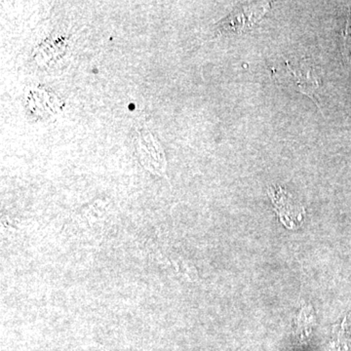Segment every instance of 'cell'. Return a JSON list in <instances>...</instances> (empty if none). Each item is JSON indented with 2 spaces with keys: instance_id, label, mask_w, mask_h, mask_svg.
Returning a JSON list of instances; mask_svg holds the SVG:
<instances>
[{
  "instance_id": "cell-1",
  "label": "cell",
  "mask_w": 351,
  "mask_h": 351,
  "mask_svg": "<svg viewBox=\"0 0 351 351\" xmlns=\"http://www.w3.org/2000/svg\"><path fill=\"white\" fill-rule=\"evenodd\" d=\"M269 7V3L253 4V5L242 7L230 14V17L219 23V34L223 32H240L250 29L262 19Z\"/></svg>"
},
{
  "instance_id": "cell-2",
  "label": "cell",
  "mask_w": 351,
  "mask_h": 351,
  "mask_svg": "<svg viewBox=\"0 0 351 351\" xmlns=\"http://www.w3.org/2000/svg\"><path fill=\"white\" fill-rule=\"evenodd\" d=\"M288 69L290 71L295 86L299 88L300 91L311 97L317 104L315 97L316 90H318V87H319V80H318V75H316L314 69L309 66H302V68L294 69L288 66Z\"/></svg>"
},
{
  "instance_id": "cell-3",
  "label": "cell",
  "mask_w": 351,
  "mask_h": 351,
  "mask_svg": "<svg viewBox=\"0 0 351 351\" xmlns=\"http://www.w3.org/2000/svg\"><path fill=\"white\" fill-rule=\"evenodd\" d=\"M343 34V55L345 57L346 61L348 64H351V8L350 13H348V20H346V25L345 29L341 32Z\"/></svg>"
}]
</instances>
